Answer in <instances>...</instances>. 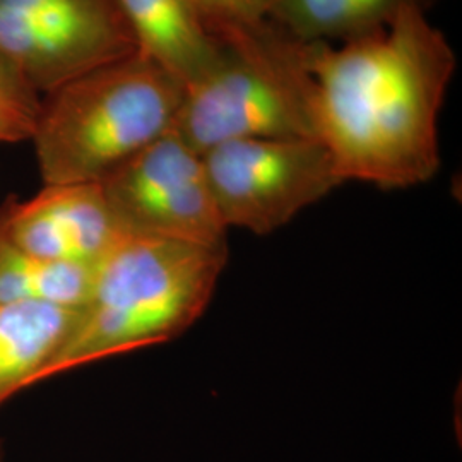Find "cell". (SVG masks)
Here are the masks:
<instances>
[{
  "mask_svg": "<svg viewBox=\"0 0 462 462\" xmlns=\"http://www.w3.org/2000/svg\"><path fill=\"white\" fill-rule=\"evenodd\" d=\"M226 228L269 235L341 187L334 158L319 139H244L202 154Z\"/></svg>",
  "mask_w": 462,
  "mask_h": 462,
  "instance_id": "5b68a950",
  "label": "cell"
},
{
  "mask_svg": "<svg viewBox=\"0 0 462 462\" xmlns=\"http://www.w3.org/2000/svg\"><path fill=\"white\" fill-rule=\"evenodd\" d=\"M228 245L125 236L95 269L89 297L43 379L180 337L209 307Z\"/></svg>",
  "mask_w": 462,
  "mask_h": 462,
  "instance_id": "7a4b0ae2",
  "label": "cell"
},
{
  "mask_svg": "<svg viewBox=\"0 0 462 462\" xmlns=\"http://www.w3.org/2000/svg\"><path fill=\"white\" fill-rule=\"evenodd\" d=\"M312 66L315 134L345 182L393 190L433 179L439 116L457 60L427 13L406 9L380 33L315 43Z\"/></svg>",
  "mask_w": 462,
  "mask_h": 462,
  "instance_id": "6da1fadb",
  "label": "cell"
},
{
  "mask_svg": "<svg viewBox=\"0 0 462 462\" xmlns=\"http://www.w3.org/2000/svg\"><path fill=\"white\" fill-rule=\"evenodd\" d=\"M0 216L16 247L49 263L97 265L125 238L99 183L43 185L28 200L5 199Z\"/></svg>",
  "mask_w": 462,
  "mask_h": 462,
  "instance_id": "ba28073f",
  "label": "cell"
},
{
  "mask_svg": "<svg viewBox=\"0 0 462 462\" xmlns=\"http://www.w3.org/2000/svg\"><path fill=\"white\" fill-rule=\"evenodd\" d=\"M124 236L226 245L202 154L168 133L99 183Z\"/></svg>",
  "mask_w": 462,
  "mask_h": 462,
  "instance_id": "8992f818",
  "label": "cell"
},
{
  "mask_svg": "<svg viewBox=\"0 0 462 462\" xmlns=\"http://www.w3.org/2000/svg\"><path fill=\"white\" fill-rule=\"evenodd\" d=\"M211 33L254 24L271 14L278 0H192Z\"/></svg>",
  "mask_w": 462,
  "mask_h": 462,
  "instance_id": "5bb4252c",
  "label": "cell"
},
{
  "mask_svg": "<svg viewBox=\"0 0 462 462\" xmlns=\"http://www.w3.org/2000/svg\"><path fill=\"white\" fill-rule=\"evenodd\" d=\"M183 89L134 51L45 93L32 137L43 185L103 182L173 131Z\"/></svg>",
  "mask_w": 462,
  "mask_h": 462,
  "instance_id": "3957f363",
  "label": "cell"
},
{
  "mask_svg": "<svg viewBox=\"0 0 462 462\" xmlns=\"http://www.w3.org/2000/svg\"><path fill=\"white\" fill-rule=\"evenodd\" d=\"M79 309L47 301L0 307V406L19 391L43 380L66 343Z\"/></svg>",
  "mask_w": 462,
  "mask_h": 462,
  "instance_id": "30bf717a",
  "label": "cell"
},
{
  "mask_svg": "<svg viewBox=\"0 0 462 462\" xmlns=\"http://www.w3.org/2000/svg\"><path fill=\"white\" fill-rule=\"evenodd\" d=\"M42 95L5 55L0 53V144L32 141Z\"/></svg>",
  "mask_w": 462,
  "mask_h": 462,
  "instance_id": "4fadbf2b",
  "label": "cell"
},
{
  "mask_svg": "<svg viewBox=\"0 0 462 462\" xmlns=\"http://www.w3.org/2000/svg\"><path fill=\"white\" fill-rule=\"evenodd\" d=\"M134 51L118 0H0V53L42 97Z\"/></svg>",
  "mask_w": 462,
  "mask_h": 462,
  "instance_id": "52a82bcc",
  "label": "cell"
},
{
  "mask_svg": "<svg viewBox=\"0 0 462 462\" xmlns=\"http://www.w3.org/2000/svg\"><path fill=\"white\" fill-rule=\"evenodd\" d=\"M439 0H278L269 21L309 43H345L387 30L406 9L429 14Z\"/></svg>",
  "mask_w": 462,
  "mask_h": 462,
  "instance_id": "8fae6325",
  "label": "cell"
},
{
  "mask_svg": "<svg viewBox=\"0 0 462 462\" xmlns=\"http://www.w3.org/2000/svg\"><path fill=\"white\" fill-rule=\"evenodd\" d=\"M215 36L216 60L185 86L173 133L199 154L244 139H317L315 43L269 19Z\"/></svg>",
  "mask_w": 462,
  "mask_h": 462,
  "instance_id": "277c9868",
  "label": "cell"
},
{
  "mask_svg": "<svg viewBox=\"0 0 462 462\" xmlns=\"http://www.w3.org/2000/svg\"><path fill=\"white\" fill-rule=\"evenodd\" d=\"M97 265L49 263L16 247L0 216V307L47 301L81 309L89 297Z\"/></svg>",
  "mask_w": 462,
  "mask_h": 462,
  "instance_id": "7c38bea8",
  "label": "cell"
},
{
  "mask_svg": "<svg viewBox=\"0 0 462 462\" xmlns=\"http://www.w3.org/2000/svg\"><path fill=\"white\" fill-rule=\"evenodd\" d=\"M137 51L173 74L196 81L217 55V38L192 0H118Z\"/></svg>",
  "mask_w": 462,
  "mask_h": 462,
  "instance_id": "9c48e42d",
  "label": "cell"
}]
</instances>
